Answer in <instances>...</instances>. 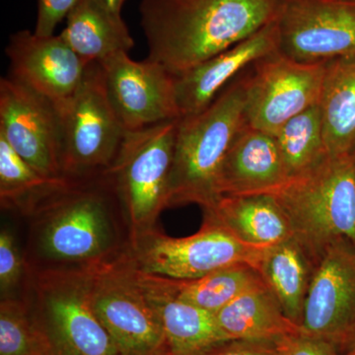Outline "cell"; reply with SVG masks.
<instances>
[{
  "label": "cell",
  "instance_id": "cell-26",
  "mask_svg": "<svg viewBox=\"0 0 355 355\" xmlns=\"http://www.w3.org/2000/svg\"><path fill=\"white\" fill-rule=\"evenodd\" d=\"M275 139L289 180L320 164L329 155L319 103L286 121Z\"/></svg>",
  "mask_w": 355,
  "mask_h": 355
},
{
  "label": "cell",
  "instance_id": "cell-5",
  "mask_svg": "<svg viewBox=\"0 0 355 355\" xmlns=\"http://www.w3.org/2000/svg\"><path fill=\"white\" fill-rule=\"evenodd\" d=\"M94 270H29L22 298L48 338L51 355H121L93 310Z\"/></svg>",
  "mask_w": 355,
  "mask_h": 355
},
{
  "label": "cell",
  "instance_id": "cell-13",
  "mask_svg": "<svg viewBox=\"0 0 355 355\" xmlns=\"http://www.w3.org/2000/svg\"><path fill=\"white\" fill-rule=\"evenodd\" d=\"M300 330L349 354L355 345V244L336 243L313 275Z\"/></svg>",
  "mask_w": 355,
  "mask_h": 355
},
{
  "label": "cell",
  "instance_id": "cell-30",
  "mask_svg": "<svg viewBox=\"0 0 355 355\" xmlns=\"http://www.w3.org/2000/svg\"><path fill=\"white\" fill-rule=\"evenodd\" d=\"M80 0H38V14L34 33L38 36H53L57 26L67 18Z\"/></svg>",
  "mask_w": 355,
  "mask_h": 355
},
{
  "label": "cell",
  "instance_id": "cell-22",
  "mask_svg": "<svg viewBox=\"0 0 355 355\" xmlns=\"http://www.w3.org/2000/svg\"><path fill=\"white\" fill-rule=\"evenodd\" d=\"M319 107L327 153L349 154L355 142V55L327 62Z\"/></svg>",
  "mask_w": 355,
  "mask_h": 355
},
{
  "label": "cell",
  "instance_id": "cell-7",
  "mask_svg": "<svg viewBox=\"0 0 355 355\" xmlns=\"http://www.w3.org/2000/svg\"><path fill=\"white\" fill-rule=\"evenodd\" d=\"M266 249L240 241L227 229L205 216L200 231L188 237H169L156 228L140 233L130 239L128 254L140 272L191 280L239 263L257 268Z\"/></svg>",
  "mask_w": 355,
  "mask_h": 355
},
{
  "label": "cell",
  "instance_id": "cell-1",
  "mask_svg": "<svg viewBox=\"0 0 355 355\" xmlns=\"http://www.w3.org/2000/svg\"><path fill=\"white\" fill-rule=\"evenodd\" d=\"M26 217L30 272L94 270L130 247L128 221L106 172L69 180Z\"/></svg>",
  "mask_w": 355,
  "mask_h": 355
},
{
  "label": "cell",
  "instance_id": "cell-6",
  "mask_svg": "<svg viewBox=\"0 0 355 355\" xmlns=\"http://www.w3.org/2000/svg\"><path fill=\"white\" fill-rule=\"evenodd\" d=\"M178 120L125 132L107 174L130 228V239L155 228L169 207V183Z\"/></svg>",
  "mask_w": 355,
  "mask_h": 355
},
{
  "label": "cell",
  "instance_id": "cell-31",
  "mask_svg": "<svg viewBox=\"0 0 355 355\" xmlns=\"http://www.w3.org/2000/svg\"><path fill=\"white\" fill-rule=\"evenodd\" d=\"M203 355H280L277 340H230Z\"/></svg>",
  "mask_w": 355,
  "mask_h": 355
},
{
  "label": "cell",
  "instance_id": "cell-3",
  "mask_svg": "<svg viewBox=\"0 0 355 355\" xmlns=\"http://www.w3.org/2000/svg\"><path fill=\"white\" fill-rule=\"evenodd\" d=\"M244 107V83L240 78L200 113L179 119L169 207L196 203L207 209L220 200L219 173L233 140L245 125Z\"/></svg>",
  "mask_w": 355,
  "mask_h": 355
},
{
  "label": "cell",
  "instance_id": "cell-4",
  "mask_svg": "<svg viewBox=\"0 0 355 355\" xmlns=\"http://www.w3.org/2000/svg\"><path fill=\"white\" fill-rule=\"evenodd\" d=\"M297 240L315 263L329 248L355 244V159L328 156L275 193Z\"/></svg>",
  "mask_w": 355,
  "mask_h": 355
},
{
  "label": "cell",
  "instance_id": "cell-28",
  "mask_svg": "<svg viewBox=\"0 0 355 355\" xmlns=\"http://www.w3.org/2000/svg\"><path fill=\"white\" fill-rule=\"evenodd\" d=\"M29 279L24 251L12 231L2 227L0 232V295L4 299L21 298Z\"/></svg>",
  "mask_w": 355,
  "mask_h": 355
},
{
  "label": "cell",
  "instance_id": "cell-17",
  "mask_svg": "<svg viewBox=\"0 0 355 355\" xmlns=\"http://www.w3.org/2000/svg\"><path fill=\"white\" fill-rule=\"evenodd\" d=\"M137 270L140 286L160 320L168 355H203L230 340L219 328L216 315L178 297L171 279Z\"/></svg>",
  "mask_w": 355,
  "mask_h": 355
},
{
  "label": "cell",
  "instance_id": "cell-21",
  "mask_svg": "<svg viewBox=\"0 0 355 355\" xmlns=\"http://www.w3.org/2000/svg\"><path fill=\"white\" fill-rule=\"evenodd\" d=\"M315 268L314 260L293 237L266 248L257 266L284 315L299 328Z\"/></svg>",
  "mask_w": 355,
  "mask_h": 355
},
{
  "label": "cell",
  "instance_id": "cell-29",
  "mask_svg": "<svg viewBox=\"0 0 355 355\" xmlns=\"http://www.w3.org/2000/svg\"><path fill=\"white\" fill-rule=\"evenodd\" d=\"M280 355H347L334 343L302 331L277 340Z\"/></svg>",
  "mask_w": 355,
  "mask_h": 355
},
{
  "label": "cell",
  "instance_id": "cell-32",
  "mask_svg": "<svg viewBox=\"0 0 355 355\" xmlns=\"http://www.w3.org/2000/svg\"><path fill=\"white\" fill-rule=\"evenodd\" d=\"M104 1L113 12L121 15V9L127 0H104Z\"/></svg>",
  "mask_w": 355,
  "mask_h": 355
},
{
  "label": "cell",
  "instance_id": "cell-33",
  "mask_svg": "<svg viewBox=\"0 0 355 355\" xmlns=\"http://www.w3.org/2000/svg\"><path fill=\"white\" fill-rule=\"evenodd\" d=\"M349 154H350V155L352 156V157H354L355 159V142H354V146H352V150H350Z\"/></svg>",
  "mask_w": 355,
  "mask_h": 355
},
{
  "label": "cell",
  "instance_id": "cell-12",
  "mask_svg": "<svg viewBox=\"0 0 355 355\" xmlns=\"http://www.w3.org/2000/svg\"><path fill=\"white\" fill-rule=\"evenodd\" d=\"M0 137L40 174L64 178L62 114L53 102L11 76L0 80Z\"/></svg>",
  "mask_w": 355,
  "mask_h": 355
},
{
  "label": "cell",
  "instance_id": "cell-16",
  "mask_svg": "<svg viewBox=\"0 0 355 355\" xmlns=\"http://www.w3.org/2000/svg\"><path fill=\"white\" fill-rule=\"evenodd\" d=\"M279 51V32L273 20L241 43L176 76V98L182 116L200 113L241 70Z\"/></svg>",
  "mask_w": 355,
  "mask_h": 355
},
{
  "label": "cell",
  "instance_id": "cell-18",
  "mask_svg": "<svg viewBox=\"0 0 355 355\" xmlns=\"http://www.w3.org/2000/svg\"><path fill=\"white\" fill-rule=\"evenodd\" d=\"M288 181L275 137L245 123L219 173L220 197L275 195Z\"/></svg>",
  "mask_w": 355,
  "mask_h": 355
},
{
  "label": "cell",
  "instance_id": "cell-27",
  "mask_svg": "<svg viewBox=\"0 0 355 355\" xmlns=\"http://www.w3.org/2000/svg\"><path fill=\"white\" fill-rule=\"evenodd\" d=\"M0 355H51L48 338L24 298L0 301Z\"/></svg>",
  "mask_w": 355,
  "mask_h": 355
},
{
  "label": "cell",
  "instance_id": "cell-23",
  "mask_svg": "<svg viewBox=\"0 0 355 355\" xmlns=\"http://www.w3.org/2000/svg\"><path fill=\"white\" fill-rule=\"evenodd\" d=\"M216 318L229 340H277L301 331L284 315L266 284L238 296Z\"/></svg>",
  "mask_w": 355,
  "mask_h": 355
},
{
  "label": "cell",
  "instance_id": "cell-24",
  "mask_svg": "<svg viewBox=\"0 0 355 355\" xmlns=\"http://www.w3.org/2000/svg\"><path fill=\"white\" fill-rule=\"evenodd\" d=\"M170 279L178 297L214 315L249 289L265 284L260 272L248 263L227 266L198 279Z\"/></svg>",
  "mask_w": 355,
  "mask_h": 355
},
{
  "label": "cell",
  "instance_id": "cell-15",
  "mask_svg": "<svg viewBox=\"0 0 355 355\" xmlns=\"http://www.w3.org/2000/svg\"><path fill=\"white\" fill-rule=\"evenodd\" d=\"M10 76L50 100L62 113L83 83L88 64L62 37L22 30L6 49Z\"/></svg>",
  "mask_w": 355,
  "mask_h": 355
},
{
  "label": "cell",
  "instance_id": "cell-20",
  "mask_svg": "<svg viewBox=\"0 0 355 355\" xmlns=\"http://www.w3.org/2000/svg\"><path fill=\"white\" fill-rule=\"evenodd\" d=\"M60 36L87 64L128 53L135 46L123 17L104 0H80L67 16Z\"/></svg>",
  "mask_w": 355,
  "mask_h": 355
},
{
  "label": "cell",
  "instance_id": "cell-34",
  "mask_svg": "<svg viewBox=\"0 0 355 355\" xmlns=\"http://www.w3.org/2000/svg\"><path fill=\"white\" fill-rule=\"evenodd\" d=\"M347 355H355V345L354 347V349H352V350H350V352H349V354H347Z\"/></svg>",
  "mask_w": 355,
  "mask_h": 355
},
{
  "label": "cell",
  "instance_id": "cell-10",
  "mask_svg": "<svg viewBox=\"0 0 355 355\" xmlns=\"http://www.w3.org/2000/svg\"><path fill=\"white\" fill-rule=\"evenodd\" d=\"M326 64H305L279 51L257 60L243 77L248 127L275 137L282 125L318 104Z\"/></svg>",
  "mask_w": 355,
  "mask_h": 355
},
{
  "label": "cell",
  "instance_id": "cell-11",
  "mask_svg": "<svg viewBox=\"0 0 355 355\" xmlns=\"http://www.w3.org/2000/svg\"><path fill=\"white\" fill-rule=\"evenodd\" d=\"M279 51L305 64L355 55V0H277Z\"/></svg>",
  "mask_w": 355,
  "mask_h": 355
},
{
  "label": "cell",
  "instance_id": "cell-2",
  "mask_svg": "<svg viewBox=\"0 0 355 355\" xmlns=\"http://www.w3.org/2000/svg\"><path fill=\"white\" fill-rule=\"evenodd\" d=\"M277 0H141L148 58L179 76L275 19Z\"/></svg>",
  "mask_w": 355,
  "mask_h": 355
},
{
  "label": "cell",
  "instance_id": "cell-9",
  "mask_svg": "<svg viewBox=\"0 0 355 355\" xmlns=\"http://www.w3.org/2000/svg\"><path fill=\"white\" fill-rule=\"evenodd\" d=\"M91 302L121 355H168L160 320L140 286L128 250L93 270Z\"/></svg>",
  "mask_w": 355,
  "mask_h": 355
},
{
  "label": "cell",
  "instance_id": "cell-14",
  "mask_svg": "<svg viewBox=\"0 0 355 355\" xmlns=\"http://www.w3.org/2000/svg\"><path fill=\"white\" fill-rule=\"evenodd\" d=\"M114 113L125 132H135L181 119L176 98V76L147 58L132 60L128 53L100 62Z\"/></svg>",
  "mask_w": 355,
  "mask_h": 355
},
{
  "label": "cell",
  "instance_id": "cell-8",
  "mask_svg": "<svg viewBox=\"0 0 355 355\" xmlns=\"http://www.w3.org/2000/svg\"><path fill=\"white\" fill-rule=\"evenodd\" d=\"M60 114L64 177L85 179L108 171L127 132L110 102L100 62L88 64L80 87Z\"/></svg>",
  "mask_w": 355,
  "mask_h": 355
},
{
  "label": "cell",
  "instance_id": "cell-25",
  "mask_svg": "<svg viewBox=\"0 0 355 355\" xmlns=\"http://www.w3.org/2000/svg\"><path fill=\"white\" fill-rule=\"evenodd\" d=\"M69 179H51L25 162L0 137V202L2 209L27 216L53 191Z\"/></svg>",
  "mask_w": 355,
  "mask_h": 355
},
{
  "label": "cell",
  "instance_id": "cell-19",
  "mask_svg": "<svg viewBox=\"0 0 355 355\" xmlns=\"http://www.w3.org/2000/svg\"><path fill=\"white\" fill-rule=\"evenodd\" d=\"M203 211L205 216L251 246L272 247L293 237L287 217L273 195L225 196Z\"/></svg>",
  "mask_w": 355,
  "mask_h": 355
}]
</instances>
